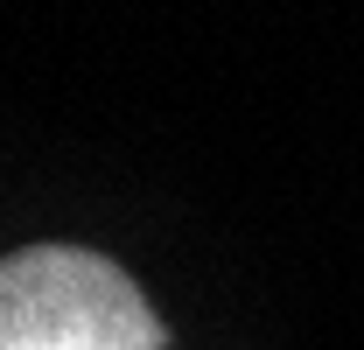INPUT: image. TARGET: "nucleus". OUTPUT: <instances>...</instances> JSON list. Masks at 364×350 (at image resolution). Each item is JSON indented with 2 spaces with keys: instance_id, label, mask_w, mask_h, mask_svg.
<instances>
[{
  "instance_id": "obj_1",
  "label": "nucleus",
  "mask_w": 364,
  "mask_h": 350,
  "mask_svg": "<svg viewBox=\"0 0 364 350\" xmlns=\"http://www.w3.org/2000/svg\"><path fill=\"white\" fill-rule=\"evenodd\" d=\"M0 350H161V315L112 260L28 245L0 260Z\"/></svg>"
}]
</instances>
